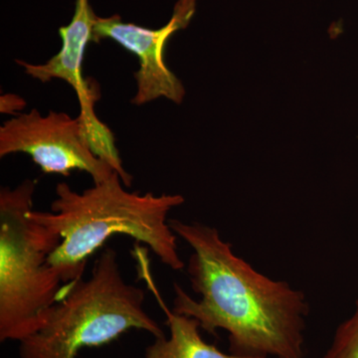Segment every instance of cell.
<instances>
[{
    "instance_id": "1",
    "label": "cell",
    "mask_w": 358,
    "mask_h": 358,
    "mask_svg": "<svg viewBox=\"0 0 358 358\" xmlns=\"http://www.w3.org/2000/svg\"><path fill=\"white\" fill-rule=\"evenodd\" d=\"M192 249L187 272L200 300L174 284L173 310L192 317L211 334H229L231 353L245 357L305 358L307 296L285 281L257 272L235 255L216 228L169 221Z\"/></svg>"
},
{
    "instance_id": "2",
    "label": "cell",
    "mask_w": 358,
    "mask_h": 358,
    "mask_svg": "<svg viewBox=\"0 0 358 358\" xmlns=\"http://www.w3.org/2000/svg\"><path fill=\"white\" fill-rule=\"evenodd\" d=\"M183 202L179 194L128 192L114 173L82 192L58 183L51 212L32 210L29 216L60 236L61 244L48 261L62 282L70 285L84 278L90 257L119 234L147 245L171 270L182 271L185 263L167 216Z\"/></svg>"
},
{
    "instance_id": "3",
    "label": "cell",
    "mask_w": 358,
    "mask_h": 358,
    "mask_svg": "<svg viewBox=\"0 0 358 358\" xmlns=\"http://www.w3.org/2000/svg\"><path fill=\"white\" fill-rule=\"evenodd\" d=\"M145 293L122 277L119 257L103 250L88 279L73 282L62 300L42 317L38 329L20 341V358H76L85 348L112 343L129 329L164 338L147 312Z\"/></svg>"
},
{
    "instance_id": "4",
    "label": "cell",
    "mask_w": 358,
    "mask_h": 358,
    "mask_svg": "<svg viewBox=\"0 0 358 358\" xmlns=\"http://www.w3.org/2000/svg\"><path fill=\"white\" fill-rule=\"evenodd\" d=\"M36 181L0 192V341L34 333L42 317L69 291L49 264L61 244L55 232L30 218Z\"/></svg>"
},
{
    "instance_id": "5",
    "label": "cell",
    "mask_w": 358,
    "mask_h": 358,
    "mask_svg": "<svg viewBox=\"0 0 358 358\" xmlns=\"http://www.w3.org/2000/svg\"><path fill=\"white\" fill-rule=\"evenodd\" d=\"M26 154L46 174L69 176L85 171L94 183L115 173L90 150L79 119L50 110L42 115L37 109L22 113L0 127V157Z\"/></svg>"
},
{
    "instance_id": "6",
    "label": "cell",
    "mask_w": 358,
    "mask_h": 358,
    "mask_svg": "<svg viewBox=\"0 0 358 358\" xmlns=\"http://www.w3.org/2000/svg\"><path fill=\"white\" fill-rule=\"evenodd\" d=\"M196 0H178L173 17L159 29H148L122 22L117 14L110 17L96 16L94 25V42L110 39L138 58L140 67L134 73L136 93L131 103L143 106L159 98L176 103L182 102L185 90L164 60V49L169 38L189 24L195 13Z\"/></svg>"
},
{
    "instance_id": "7",
    "label": "cell",
    "mask_w": 358,
    "mask_h": 358,
    "mask_svg": "<svg viewBox=\"0 0 358 358\" xmlns=\"http://www.w3.org/2000/svg\"><path fill=\"white\" fill-rule=\"evenodd\" d=\"M96 18L89 0H76L72 20L67 26L59 28L62 39L60 51L43 64H31L22 60H16V63L26 74L42 83L63 80L76 92L80 105H95L100 99V92L91 81L84 79L82 66L87 46L94 42Z\"/></svg>"
},
{
    "instance_id": "8",
    "label": "cell",
    "mask_w": 358,
    "mask_h": 358,
    "mask_svg": "<svg viewBox=\"0 0 358 358\" xmlns=\"http://www.w3.org/2000/svg\"><path fill=\"white\" fill-rule=\"evenodd\" d=\"M171 336L155 338L143 358H266L225 353L203 341L196 320L178 315L164 306Z\"/></svg>"
},
{
    "instance_id": "9",
    "label": "cell",
    "mask_w": 358,
    "mask_h": 358,
    "mask_svg": "<svg viewBox=\"0 0 358 358\" xmlns=\"http://www.w3.org/2000/svg\"><path fill=\"white\" fill-rule=\"evenodd\" d=\"M78 119L90 150L98 159L106 162L115 173L119 174L126 187H131L133 185V176L124 169L119 150L115 147L114 134L107 124L96 117L95 105H80Z\"/></svg>"
},
{
    "instance_id": "10",
    "label": "cell",
    "mask_w": 358,
    "mask_h": 358,
    "mask_svg": "<svg viewBox=\"0 0 358 358\" xmlns=\"http://www.w3.org/2000/svg\"><path fill=\"white\" fill-rule=\"evenodd\" d=\"M322 358H358V299L355 312L339 324Z\"/></svg>"
},
{
    "instance_id": "11",
    "label": "cell",
    "mask_w": 358,
    "mask_h": 358,
    "mask_svg": "<svg viewBox=\"0 0 358 358\" xmlns=\"http://www.w3.org/2000/svg\"><path fill=\"white\" fill-rule=\"evenodd\" d=\"M25 106V101L14 94H6L0 98V110L2 114H13L16 110H22Z\"/></svg>"
}]
</instances>
